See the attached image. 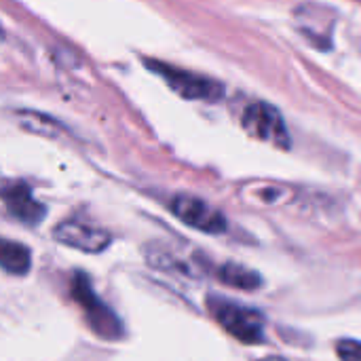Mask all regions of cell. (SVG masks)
I'll return each instance as SVG.
<instances>
[{"label":"cell","mask_w":361,"mask_h":361,"mask_svg":"<svg viewBox=\"0 0 361 361\" xmlns=\"http://www.w3.org/2000/svg\"><path fill=\"white\" fill-rule=\"evenodd\" d=\"M70 292H72V298L80 305L89 328L99 338L116 341V338L123 336V326H121L118 317L95 296V292H93L87 275L74 273L72 275V281H70Z\"/></svg>","instance_id":"6da1fadb"},{"label":"cell","mask_w":361,"mask_h":361,"mask_svg":"<svg viewBox=\"0 0 361 361\" xmlns=\"http://www.w3.org/2000/svg\"><path fill=\"white\" fill-rule=\"evenodd\" d=\"M209 311L216 322L237 341L258 345L264 338V319L256 309L231 302L224 298H209Z\"/></svg>","instance_id":"7a4b0ae2"},{"label":"cell","mask_w":361,"mask_h":361,"mask_svg":"<svg viewBox=\"0 0 361 361\" xmlns=\"http://www.w3.org/2000/svg\"><path fill=\"white\" fill-rule=\"evenodd\" d=\"M241 125L256 140L269 142L279 148H290V133H288L286 121L281 112L267 102L250 104L241 116Z\"/></svg>","instance_id":"3957f363"},{"label":"cell","mask_w":361,"mask_h":361,"mask_svg":"<svg viewBox=\"0 0 361 361\" xmlns=\"http://www.w3.org/2000/svg\"><path fill=\"white\" fill-rule=\"evenodd\" d=\"M150 70H154L157 74H161L167 85L180 93L186 99H205V102H216L224 95V87L207 76L195 74V72H186L180 70L176 66H167L161 61H148Z\"/></svg>","instance_id":"277c9868"},{"label":"cell","mask_w":361,"mask_h":361,"mask_svg":"<svg viewBox=\"0 0 361 361\" xmlns=\"http://www.w3.org/2000/svg\"><path fill=\"white\" fill-rule=\"evenodd\" d=\"M171 212L184 224H188L197 231H203L209 235H220L226 231V218L216 207H212L207 201H203L199 197L178 195L171 201Z\"/></svg>","instance_id":"5b68a950"},{"label":"cell","mask_w":361,"mask_h":361,"mask_svg":"<svg viewBox=\"0 0 361 361\" xmlns=\"http://www.w3.org/2000/svg\"><path fill=\"white\" fill-rule=\"evenodd\" d=\"M53 237L63 245H70L89 254L102 252L110 245V235L106 231L95 228L85 222H76V220H66L57 224L53 231Z\"/></svg>","instance_id":"8992f818"},{"label":"cell","mask_w":361,"mask_h":361,"mask_svg":"<svg viewBox=\"0 0 361 361\" xmlns=\"http://www.w3.org/2000/svg\"><path fill=\"white\" fill-rule=\"evenodd\" d=\"M0 199L4 201L6 209L27 224H38L44 218V207L34 199L30 186L23 182L0 180Z\"/></svg>","instance_id":"52a82bcc"},{"label":"cell","mask_w":361,"mask_h":361,"mask_svg":"<svg viewBox=\"0 0 361 361\" xmlns=\"http://www.w3.org/2000/svg\"><path fill=\"white\" fill-rule=\"evenodd\" d=\"M32 256L23 243L0 237V267L11 275H25L30 271Z\"/></svg>","instance_id":"ba28073f"},{"label":"cell","mask_w":361,"mask_h":361,"mask_svg":"<svg viewBox=\"0 0 361 361\" xmlns=\"http://www.w3.org/2000/svg\"><path fill=\"white\" fill-rule=\"evenodd\" d=\"M247 197L264 207H277V205H286L292 197L294 190L286 184H277V182H262V184H254L247 188Z\"/></svg>","instance_id":"9c48e42d"},{"label":"cell","mask_w":361,"mask_h":361,"mask_svg":"<svg viewBox=\"0 0 361 361\" xmlns=\"http://www.w3.org/2000/svg\"><path fill=\"white\" fill-rule=\"evenodd\" d=\"M218 277H220L222 283H226L231 288H237V290H256L262 283V279H260L258 273H254V271H250L245 267H239L235 262L224 264L218 271Z\"/></svg>","instance_id":"30bf717a"},{"label":"cell","mask_w":361,"mask_h":361,"mask_svg":"<svg viewBox=\"0 0 361 361\" xmlns=\"http://www.w3.org/2000/svg\"><path fill=\"white\" fill-rule=\"evenodd\" d=\"M336 353H338V357L343 361H361V343L351 341V338L338 341Z\"/></svg>","instance_id":"8fae6325"},{"label":"cell","mask_w":361,"mask_h":361,"mask_svg":"<svg viewBox=\"0 0 361 361\" xmlns=\"http://www.w3.org/2000/svg\"><path fill=\"white\" fill-rule=\"evenodd\" d=\"M260 361H286L283 357H277V355H269V357H264V360Z\"/></svg>","instance_id":"7c38bea8"},{"label":"cell","mask_w":361,"mask_h":361,"mask_svg":"<svg viewBox=\"0 0 361 361\" xmlns=\"http://www.w3.org/2000/svg\"><path fill=\"white\" fill-rule=\"evenodd\" d=\"M0 32H2V30H0Z\"/></svg>","instance_id":"4fadbf2b"}]
</instances>
